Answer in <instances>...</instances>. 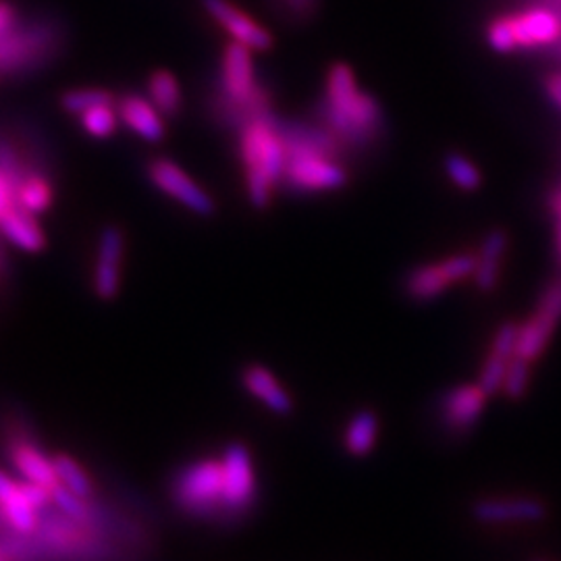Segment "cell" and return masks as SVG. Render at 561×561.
Wrapping results in <instances>:
<instances>
[{
	"label": "cell",
	"mask_w": 561,
	"mask_h": 561,
	"mask_svg": "<svg viewBox=\"0 0 561 561\" xmlns=\"http://www.w3.org/2000/svg\"><path fill=\"white\" fill-rule=\"evenodd\" d=\"M285 144V167L280 183L296 194L335 192L347 183V171L341 162L343 146L321 123H279Z\"/></svg>",
	"instance_id": "obj_1"
},
{
	"label": "cell",
	"mask_w": 561,
	"mask_h": 561,
	"mask_svg": "<svg viewBox=\"0 0 561 561\" xmlns=\"http://www.w3.org/2000/svg\"><path fill=\"white\" fill-rule=\"evenodd\" d=\"M319 123L343 148L368 146L382 129L379 102L362 92L352 67L345 62H333L327 71Z\"/></svg>",
	"instance_id": "obj_2"
},
{
	"label": "cell",
	"mask_w": 561,
	"mask_h": 561,
	"mask_svg": "<svg viewBox=\"0 0 561 561\" xmlns=\"http://www.w3.org/2000/svg\"><path fill=\"white\" fill-rule=\"evenodd\" d=\"M240 159L248 201L262 210L273 201L285 167V144L279 121L271 113L248 121L240 127Z\"/></svg>",
	"instance_id": "obj_3"
},
{
	"label": "cell",
	"mask_w": 561,
	"mask_h": 561,
	"mask_svg": "<svg viewBox=\"0 0 561 561\" xmlns=\"http://www.w3.org/2000/svg\"><path fill=\"white\" fill-rule=\"evenodd\" d=\"M248 46L229 42L221 57V106L225 123L243 127L248 121L271 113V94L256 80L254 60Z\"/></svg>",
	"instance_id": "obj_4"
},
{
	"label": "cell",
	"mask_w": 561,
	"mask_h": 561,
	"mask_svg": "<svg viewBox=\"0 0 561 561\" xmlns=\"http://www.w3.org/2000/svg\"><path fill=\"white\" fill-rule=\"evenodd\" d=\"M173 502L181 512L194 518L222 514L225 482L221 460L204 458L183 466L173 482Z\"/></svg>",
	"instance_id": "obj_5"
},
{
	"label": "cell",
	"mask_w": 561,
	"mask_h": 561,
	"mask_svg": "<svg viewBox=\"0 0 561 561\" xmlns=\"http://www.w3.org/2000/svg\"><path fill=\"white\" fill-rule=\"evenodd\" d=\"M560 20L545 9H533L518 15H503L486 27L489 46L497 53H512L516 48H535L558 41Z\"/></svg>",
	"instance_id": "obj_6"
},
{
	"label": "cell",
	"mask_w": 561,
	"mask_h": 561,
	"mask_svg": "<svg viewBox=\"0 0 561 561\" xmlns=\"http://www.w3.org/2000/svg\"><path fill=\"white\" fill-rule=\"evenodd\" d=\"M59 38L55 27L34 23L15 25L0 36V73L18 76L41 69L46 60L55 57Z\"/></svg>",
	"instance_id": "obj_7"
},
{
	"label": "cell",
	"mask_w": 561,
	"mask_h": 561,
	"mask_svg": "<svg viewBox=\"0 0 561 561\" xmlns=\"http://www.w3.org/2000/svg\"><path fill=\"white\" fill-rule=\"evenodd\" d=\"M474 268L477 252H460L439 262L421 264L405 275L403 291L410 300H437L454 283L472 279Z\"/></svg>",
	"instance_id": "obj_8"
},
{
	"label": "cell",
	"mask_w": 561,
	"mask_h": 561,
	"mask_svg": "<svg viewBox=\"0 0 561 561\" xmlns=\"http://www.w3.org/2000/svg\"><path fill=\"white\" fill-rule=\"evenodd\" d=\"M221 463L222 482H225L222 514L241 516L254 505L256 493H259L252 454L243 443H229L222 451Z\"/></svg>",
	"instance_id": "obj_9"
},
{
	"label": "cell",
	"mask_w": 561,
	"mask_h": 561,
	"mask_svg": "<svg viewBox=\"0 0 561 561\" xmlns=\"http://www.w3.org/2000/svg\"><path fill=\"white\" fill-rule=\"evenodd\" d=\"M146 175L164 196L180 202L181 206H185L190 213L198 217H210L215 213L217 204L213 201V196L192 180L178 162L162 159V157L152 159L146 164Z\"/></svg>",
	"instance_id": "obj_10"
},
{
	"label": "cell",
	"mask_w": 561,
	"mask_h": 561,
	"mask_svg": "<svg viewBox=\"0 0 561 561\" xmlns=\"http://www.w3.org/2000/svg\"><path fill=\"white\" fill-rule=\"evenodd\" d=\"M202 7L231 36V41L240 42L254 53H266L275 46L271 32L231 0H202Z\"/></svg>",
	"instance_id": "obj_11"
},
{
	"label": "cell",
	"mask_w": 561,
	"mask_h": 561,
	"mask_svg": "<svg viewBox=\"0 0 561 561\" xmlns=\"http://www.w3.org/2000/svg\"><path fill=\"white\" fill-rule=\"evenodd\" d=\"M123 256H125V233L117 225H106L102 229L94 279L92 287L96 298L102 301L115 300L121 291V273H123Z\"/></svg>",
	"instance_id": "obj_12"
},
{
	"label": "cell",
	"mask_w": 561,
	"mask_h": 561,
	"mask_svg": "<svg viewBox=\"0 0 561 561\" xmlns=\"http://www.w3.org/2000/svg\"><path fill=\"white\" fill-rule=\"evenodd\" d=\"M545 516L547 505L535 497H484L472 503V518L481 524H528Z\"/></svg>",
	"instance_id": "obj_13"
},
{
	"label": "cell",
	"mask_w": 561,
	"mask_h": 561,
	"mask_svg": "<svg viewBox=\"0 0 561 561\" xmlns=\"http://www.w3.org/2000/svg\"><path fill=\"white\" fill-rule=\"evenodd\" d=\"M516 340H518V322L514 321L503 322L491 340L489 354L482 362L481 375L477 381L489 398L502 393L507 366L516 356Z\"/></svg>",
	"instance_id": "obj_14"
},
{
	"label": "cell",
	"mask_w": 561,
	"mask_h": 561,
	"mask_svg": "<svg viewBox=\"0 0 561 561\" xmlns=\"http://www.w3.org/2000/svg\"><path fill=\"white\" fill-rule=\"evenodd\" d=\"M489 396L482 391L479 382L458 385L445 393L442 401L443 422L447 428L463 433L472 428L484 412Z\"/></svg>",
	"instance_id": "obj_15"
},
{
	"label": "cell",
	"mask_w": 561,
	"mask_h": 561,
	"mask_svg": "<svg viewBox=\"0 0 561 561\" xmlns=\"http://www.w3.org/2000/svg\"><path fill=\"white\" fill-rule=\"evenodd\" d=\"M241 385L254 400L261 401L275 416H291L294 398L266 366L248 364L241 370Z\"/></svg>",
	"instance_id": "obj_16"
},
{
	"label": "cell",
	"mask_w": 561,
	"mask_h": 561,
	"mask_svg": "<svg viewBox=\"0 0 561 561\" xmlns=\"http://www.w3.org/2000/svg\"><path fill=\"white\" fill-rule=\"evenodd\" d=\"M119 119L146 141H161L164 138V117L161 111L140 94H125L115 102Z\"/></svg>",
	"instance_id": "obj_17"
},
{
	"label": "cell",
	"mask_w": 561,
	"mask_h": 561,
	"mask_svg": "<svg viewBox=\"0 0 561 561\" xmlns=\"http://www.w3.org/2000/svg\"><path fill=\"white\" fill-rule=\"evenodd\" d=\"M510 248V236L505 229H493L484 236L481 248L477 252V268L472 280L481 294L495 291L502 279L503 259Z\"/></svg>",
	"instance_id": "obj_18"
},
{
	"label": "cell",
	"mask_w": 561,
	"mask_h": 561,
	"mask_svg": "<svg viewBox=\"0 0 561 561\" xmlns=\"http://www.w3.org/2000/svg\"><path fill=\"white\" fill-rule=\"evenodd\" d=\"M0 516L21 535H30L38 528V510L30 503L23 482L13 481L0 470Z\"/></svg>",
	"instance_id": "obj_19"
},
{
	"label": "cell",
	"mask_w": 561,
	"mask_h": 561,
	"mask_svg": "<svg viewBox=\"0 0 561 561\" xmlns=\"http://www.w3.org/2000/svg\"><path fill=\"white\" fill-rule=\"evenodd\" d=\"M0 233L23 252H41L46 245V236L36 215L23 210L18 204H11L0 213Z\"/></svg>",
	"instance_id": "obj_20"
},
{
	"label": "cell",
	"mask_w": 561,
	"mask_h": 561,
	"mask_svg": "<svg viewBox=\"0 0 561 561\" xmlns=\"http://www.w3.org/2000/svg\"><path fill=\"white\" fill-rule=\"evenodd\" d=\"M11 461L15 470L20 472L21 479L34 484H41L48 489L50 493L60 486L57 470H55V460L48 458L42 449L32 443H15L11 447Z\"/></svg>",
	"instance_id": "obj_21"
},
{
	"label": "cell",
	"mask_w": 561,
	"mask_h": 561,
	"mask_svg": "<svg viewBox=\"0 0 561 561\" xmlns=\"http://www.w3.org/2000/svg\"><path fill=\"white\" fill-rule=\"evenodd\" d=\"M381 433V419L375 410H358L343 431V447L352 458H366L375 451Z\"/></svg>",
	"instance_id": "obj_22"
},
{
	"label": "cell",
	"mask_w": 561,
	"mask_h": 561,
	"mask_svg": "<svg viewBox=\"0 0 561 561\" xmlns=\"http://www.w3.org/2000/svg\"><path fill=\"white\" fill-rule=\"evenodd\" d=\"M556 319L535 310L526 321L518 324V340H516V356L524 360L537 362L545 354L549 341L558 327Z\"/></svg>",
	"instance_id": "obj_23"
},
{
	"label": "cell",
	"mask_w": 561,
	"mask_h": 561,
	"mask_svg": "<svg viewBox=\"0 0 561 561\" xmlns=\"http://www.w3.org/2000/svg\"><path fill=\"white\" fill-rule=\"evenodd\" d=\"M148 99L161 111L164 119L178 117L183 104L180 81L167 69L152 71L148 78Z\"/></svg>",
	"instance_id": "obj_24"
},
{
	"label": "cell",
	"mask_w": 561,
	"mask_h": 561,
	"mask_svg": "<svg viewBox=\"0 0 561 561\" xmlns=\"http://www.w3.org/2000/svg\"><path fill=\"white\" fill-rule=\"evenodd\" d=\"M55 202V187L41 173H23L20 183H18V192H15V204L21 206L23 210L32 213V215H42L46 213Z\"/></svg>",
	"instance_id": "obj_25"
},
{
	"label": "cell",
	"mask_w": 561,
	"mask_h": 561,
	"mask_svg": "<svg viewBox=\"0 0 561 561\" xmlns=\"http://www.w3.org/2000/svg\"><path fill=\"white\" fill-rule=\"evenodd\" d=\"M115 102H111V104H99V106H94V108L81 113V129H83L90 138L106 140V138H111V136L117 131L121 119Z\"/></svg>",
	"instance_id": "obj_26"
},
{
	"label": "cell",
	"mask_w": 561,
	"mask_h": 561,
	"mask_svg": "<svg viewBox=\"0 0 561 561\" xmlns=\"http://www.w3.org/2000/svg\"><path fill=\"white\" fill-rule=\"evenodd\" d=\"M53 460H55V470H57L60 486L76 493L81 500H90L92 493H94L92 481H90L88 472L81 468L80 463L67 454H59Z\"/></svg>",
	"instance_id": "obj_27"
},
{
	"label": "cell",
	"mask_w": 561,
	"mask_h": 561,
	"mask_svg": "<svg viewBox=\"0 0 561 561\" xmlns=\"http://www.w3.org/2000/svg\"><path fill=\"white\" fill-rule=\"evenodd\" d=\"M445 173L461 192H477L482 185L481 169L460 152L445 157Z\"/></svg>",
	"instance_id": "obj_28"
},
{
	"label": "cell",
	"mask_w": 561,
	"mask_h": 561,
	"mask_svg": "<svg viewBox=\"0 0 561 561\" xmlns=\"http://www.w3.org/2000/svg\"><path fill=\"white\" fill-rule=\"evenodd\" d=\"M117 99L102 88H80V90H69L60 96V108L69 115H78L99 106V104H111Z\"/></svg>",
	"instance_id": "obj_29"
},
{
	"label": "cell",
	"mask_w": 561,
	"mask_h": 561,
	"mask_svg": "<svg viewBox=\"0 0 561 561\" xmlns=\"http://www.w3.org/2000/svg\"><path fill=\"white\" fill-rule=\"evenodd\" d=\"M530 366H533V362L524 360L520 356L512 358L502 385V393L507 400H524V396L530 387V375H533Z\"/></svg>",
	"instance_id": "obj_30"
},
{
	"label": "cell",
	"mask_w": 561,
	"mask_h": 561,
	"mask_svg": "<svg viewBox=\"0 0 561 561\" xmlns=\"http://www.w3.org/2000/svg\"><path fill=\"white\" fill-rule=\"evenodd\" d=\"M53 503L59 507L60 512L71 518L73 522H88L90 520V505L88 500H81L76 493L57 486L53 491Z\"/></svg>",
	"instance_id": "obj_31"
},
{
	"label": "cell",
	"mask_w": 561,
	"mask_h": 561,
	"mask_svg": "<svg viewBox=\"0 0 561 561\" xmlns=\"http://www.w3.org/2000/svg\"><path fill=\"white\" fill-rule=\"evenodd\" d=\"M537 310L549 314L556 321H561V275L545 287Z\"/></svg>",
	"instance_id": "obj_32"
},
{
	"label": "cell",
	"mask_w": 561,
	"mask_h": 561,
	"mask_svg": "<svg viewBox=\"0 0 561 561\" xmlns=\"http://www.w3.org/2000/svg\"><path fill=\"white\" fill-rule=\"evenodd\" d=\"M279 2L291 13V18L300 21L310 20L319 9V0H279Z\"/></svg>",
	"instance_id": "obj_33"
},
{
	"label": "cell",
	"mask_w": 561,
	"mask_h": 561,
	"mask_svg": "<svg viewBox=\"0 0 561 561\" xmlns=\"http://www.w3.org/2000/svg\"><path fill=\"white\" fill-rule=\"evenodd\" d=\"M20 23V11L11 0H0V36Z\"/></svg>",
	"instance_id": "obj_34"
},
{
	"label": "cell",
	"mask_w": 561,
	"mask_h": 561,
	"mask_svg": "<svg viewBox=\"0 0 561 561\" xmlns=\"http://www.w3.org/2000/svg\"><path fill=\"white\" fill-rule=\"evenodd\" d=\"M545 92L549 94V99L561 106V73H551L545 80Z\"/></svg>",
	"instance_id": "obj_35"
},
{
	"label": "cell",
	"mask_w": 561,
	"mask_h": 561,
	"mask_svg": "<svg viewBox=\"0 0 561 561\" xmlns=\"http://www.w3.org/2000/svg\"><path fill=\"white\" fill-rule=\"evenodd\" d=\"M549 208L553 210V215L558 217V221H561V187L551 192V196H549Z\"/></svg>",
	"instance_id": "obj_36"
},
{
	"label": "cell",
	"mask_w": 561,
	"mask_h": 561,
	"mask_svg": "<svg viewBox=\"0 0 561 561\" xmlns=\"http://www.w3.org/2000/svg\"><path fill=\"white\" fill-rule=\"evenodd\" d=\"M556 250H558V261L561 266V221H558V229H556Z\"/></svg>",
	"instance_id": "obj_37"
},
{
	"label": "cell",
	"mask_w": 561,
	"mask_h": 561,
	"mask_svg": "<svg viewBox=\"0 0 561 561\" xmlns=\"http://www.w3.org/2000/svg\"><path fill=\"white\" fill-rule=\"evenodd\" d=\"M537 561H542V560H537Z\"/></svg>",
	"instance_id": "obj_38"
},
{
	"label": "cell",
	"mask_w": 561,
	"mask_h": 561,
	"mask_svg": "<svg viewBox=\"0 0 561 561\" xmlns=\"http://www.w3.org/2000/svg\"><path fill=\"white\" fill-rule=\"evenodd\" d=\"M0 76H2V73H0Z\"/></svg>",
	"instance_id": "obj_39"
}]
</instances>
